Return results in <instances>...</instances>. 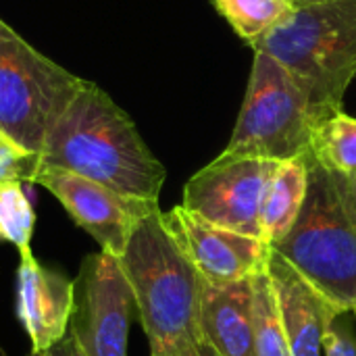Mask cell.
I'll use <instances>...</instances> for the list:
<instances>
[{
	"instance_id": "cell-1",
	"label": "cell",
	"mask_w": 356,
	"mask_h": 356,
	"mask_svg": "<svg viewBox=\"0 0 356 356\" xmlns=\"http://www.w3.org/2000/svg\"><path fill=\"white\" fill-rule=\"evenodd\" d=\"M40 167L65 169L119 194L156 202L167 179L131 117L88 79L46 136L33 171Z\"/></svg>"
},
{
	"instance_id": "cell-2",
	"label": "cell",
	"mask_w": 356,
	"mask_h": 356,
	"mask_svg": "<svg viewBox=\"0 0 356 356\" xmlns=\"http://www.w3.org/2000/svg\"><path fill=\"white\" fill-rule=\"evenodd\" d=\"M117 261L150 348L179 340L202 342V277L165 225L161 209L134 227Z\"/></svg>"
},
{
	"instance_id": "cell-3",
	"label": "cell",
	"mask_w": 356,
	"mask_h": 356,
	"mask_svg": "<svg viewBox=\"0 0 356 356\" xmlns=\"http://www.w3.org/2000/svg\"><path fill=\"white\" fill-rule=\"evenodd\" d=\"M250 48L284 65L323 121L344 111V96L356 75V0L294 6L288 19Z\"/></svg>"
},
{
	"instance_id": "cell-4",
	"label": "cell",
	"mask_w": 356,
	"mask_h": 356,
	"mask_svg": "<svg viewBox=\"0 0 356 356\" xmlns=\"http://www.w3.org/2000/svg\"><path fill=\"white\" fill-rule=\"evenodd\" d=\"M344 311L356 305V217L336 175L309 152V190L292 229L271 246Z\"/></svg>"
},
{
	"instance_id": "cell-5",
	"label": "cell",
	"mask_w": 356,
	"mask_h": 356,
	"mask_svg": "<svg viewBox=\"0 0 356 356\" xmlns=\"http://www.w3.org/2000/svg\"><path fill=\"white\" fill-rule=\"evenodd\" d=\"M307 94L273 56L254 52L248 88L232 138L221 154L290 161L311 152L319 125Z\"/></svg>"
},
{
	"instance_id": "cell-6",
	"label": "cell",
	"mask_w": 356,
	"mask_h": 356,
	"mask_svg": "<svg viewBox=\"0 0 356 356\" xmlns=\"http://www.w3.org/2000/svg\"><path fill=\"white\" fill-rule=\"evenodd\" d=\"M81 83L0 19V131L15 144L38 156Z\"/></svg>"
},
{
	"instance_id": "cell-7",
	"label": "cell",
	"mask_w": 356,
	"mask_h": 356,
	"mask_svg": "<svg viewBox=\"0 0 356 356\" xmlns=\"http://www.w3.org/2000/svg\"><path fill=\"white\" fill-rule=\"evenodd\" d=\"M277 161L219 154L196 171L184 188V207L198 217L257 240L261 213Z\"/></svg>"
},
{
	"instance_id": "cell-8",
	"label": "cell",
	"mask_w": 356,
	"mask_h": 356,
	"mask_svg": "<svg viewBox=\"0 0 356 356\" xmlns=\"http://www.w3.org/2000/svg\"><path fill=\"white\" fill-rule=\"evenodd\" d=\"M134 311V294L117 257L102 250L88 254L75 280V309L69 325L83 355L127 356Z\"/></svg>"
},
{
	"instance_id": "cell-9",
	"label": "cell",
	"mask_w": 356,
	"mask_h": 356,
	"mask_svg": "<svg viewBox=\"0 0 356 356\" xmlns=\"http://www.w3.org/2000/svg\"><path fill=\"white\" fill-rule=\"evenodd\" d=\"M46 188L71 215L77 227L88 232L102 252L121 257L134 227L150 213L159 211L156 200H144L119 194L98 181L77 173L40 167L31 181Z\"/></svg>"
},
{
	"instance_id": "cell-10",
	"label": "cell",
	"mask_w": 356,
	"mask_h": 356,
	"mask_svg": "<svg viewBox=\"0 0 356 356\" xmlns=\"http://www.w3.org/2000/svg\"><path fill=\"white\" fill-rule=\"evenodd\" d=\"M163 221L207 284L225 286L267 271L273 250L263 240L223 229L184 204L163 213Z\"/></svg>"
},
{
	"instance_id": "cell-11",
	"label": "cell",
	"mask_w": 356,
	"mask_h": 356,
	"mask_svg": "<svg viewBox=\"0 0 356 356\" xmlns=\"http://www.w3.org/2000/svg\"><path fill=\"white\" fill-rule=\"evenodd\" d=\"M75 309V282L44 267L33 254L19 261L15 311L31 340V353H48L69 334Z\"/></svg>"
},
{
	"instance_id": "cell-12",
	"label": "cell",
	"mask_w": 356,
	"mask_h": 356,
	"mask_svg": "<svg viewBox=\"0 0 356 356\" xmlns=\"http://www.w3.org/2000/svg\"><path fill=\"white\" fill-rule=\"evenodd\" d=\"M267 275L273 286L290 355L321 356L330 325L348 311L332 302L275 252L269 257Z\"/></svg>"
},
{
	"instance_id": "cell-13",
	"label": "cell",
	"mask_w": 356,
	"mask_h": 356,
	"mask_svg": "<svg viewBox=\"0 0 356 356\" xmlns=\"http://www.w3.org/2000/svg\"><path fill=\"white\" fill-rule=\"evenodd\" d=\"M200 336L219 356H257L252 325V277L213 286L202 280Z\"/></svg>"
},
{
	"instance_id": "cell-14",
	"label": "cell",
	"mask_w": 356,
	"mask_h": 356,
	"mask_svg": "<svg viewBox=\"0 0 356 356\" xmlns=\"http://www.w3.org/2000/svg\"><path fill=\"white\" fill-rule=\"evenodd\" d=\"M309 190V154L282 161L269 184L263 213L261 238L267 246L277 244L296 223Z\"/></svg>"
},
{
	"instance_id": "cell-15",
	"label": "cell",
	"mask_w": 356,
	"mask_h": 356,
	"mask_svg": "<svg viewBox=\"0 0 356 356\" xmlns=\"http://www.w3.org/2000/svg\"><path fill=\"white\" fill-rule=\"evenodd\" d=\"M311 154L327 171L356 175V119L344 111L323 119L311 138Z\"/></svg>"
},
{
	"instance_id": "cell-16",
	"label": "cell",
	"mask_w": 356,
	"mask_h": 356,
	"mask_svg": "<svg viewBox=\"0 0 356 356\" xmlns=\"http://www.w3.org/2000/svg\"><path fill=\"white\" fill-rule=\"evenodd\" d=\"M213 4L248 46L288 19L294 10L290 0H213Z\"/></svg>"
},
{
	"instance_id": "cell-17",
	"label": "cell",
	"mask_w": 356,
	"mask_h": 356,
	"mask_svg": "<svg viewBox=\"0 0 356 356\" xmlns=\"http://www.w3.org/2000/svg\"><path fill=\"white\" fill-rule=\"evenodd\" d=\"M252 325L257 356H292L267 271L252 277Z\"/></svg>"
},
{
	"instance_id": "cell-18",
	"label": "cell",
	"mask_w": 356,
	"mask_h": 356,
	"mask_svg": "<svg viewBox=\"0 0 356 356\" xmlns=\"http://www.w3.org/2000/svg\"><path fill=\"white\" fill-rule=\"evenodd\" d=\"M35 213L25 196L23 181L10 179L0 184V242L17 248L21 259L31 257V238Z\"/></svg>"
},
{
	"instance_id": "cell-19",
	"label": "cell",
	"mask_w": 356,
	"mask_h": 356,
	"mask_svg": "<svg viewBox=\"0 0 356 356\" xmlns=\"http://www.w3.org/2000/svg\"><path fill=\"white\" fill-rule=\"evenodd\" d=\"M35 156L0 131V184L10 179L31 181Z\"/></svg>"
},
{
	"instance_id": "cell-20",
	"label": "cell",
	"mask_w": 356,
	"mask_h": 356,
	"mask_svg": "<svg viewBox=\"0 0 356 356\" xmlns=\"http://www.w3.org/2000/svg\"><path fill=\"white\" fill-rule=\"evenodd\" d=\"M344 315H340L330 325V330L323 338L325 356H356V338L353 334V327L344 319Z\"/></svg>"
},
{
	"instance_id": "cell-21",
	"label": "cell",
	"mask_w": 356,
	"mask_h": 356,
	"mask_svg": "<svg viewBox=\"0 0 356 356\" xmlns=\"http://www.w3.org/2000/svg\"><path fill=\"white\" fill-rule=\"evenodd\" d=\"M150 356H202L200 344L192 340H179L167 346H154L150 348Z\"/></svg>"
},
{
	"instance_id": "cell-22",
	"label": "cell",
	"mask_w": 356,
	"mask_h": 356,
	"mask_svg": "<svg viewBox=\"0 0 356 356\" xmlns=\"http://www.w3.org/2000/svg\"><path fill=\"white\" fill-rule=\"evenodd\" d=\"M334 175H336L338 188H340L346 204L350 207V211L355 213L356 217V175L355 177H344V175H338V173H334Z\"/></svg>"
},
{
	"instance_id": "cell-23",
	"label": "cell",
	"mask_w": 356,
	"mask_h": 356,
	"mask_svg": "<svg viewBox=\"0 0 356 356\" xmlns=\"http://www.w3.org/2000/svg\"><path fill=\"white\" fill-rule=\"evenodd\" d=\"M48 356H86V355H83V350L79 348L77 340H75L71 334H67L63 342H58L54 348H50V350H48Z\"/></svg>"
},
{
	"instance_id": "cell-24",
	"label": "cell",
	"mask_w": 356,
	"mask_h": 356,
	"mask_svg": "<svg viewBox=\"0 0 356 356\" xmlns=\"http://www.w3.org/2000/svg\"><path fill=\"white\" fill-rule=\"evenodd\" d=\"M200 353H202V356H219L213 348H209L207 344H200Z\"/></svg>"
},
{
	"instance_id": "cell-25",
	"label": "cell",
	"mask_w": 356,
	"mask_h": 356,
	"mask_svg": "<svg viewBox=\"0 0 356 356\" xmlns=\"http://www.w3.org/2000/svg\"><path fill=\"white\" fill-rule=\"evenodd\" d=\"M294 6H300V4H311V2H323V0H290Z\"/></svg>"
},
{
	"instance_id": "cell-26",
	"label": "cell",
	"mask_w": 356,
	"mask_h": 356,
	"mask_svg": "<svg viewBox=\"0 0 356 356\" xmlns=\"http://www.w3.org/2000/svg\"><path fill=\"white\" fill-rule=\"evenodd\" d=\"M27 356H48V353H29Z\"/></svg>"
},
{
	"instance_id": "cell-27",
	"label": "cell",
	"mask_w": 356,
	"mask_h": 356,
	"mask_svg": "<svg viewBox=\"0 0 356 356\" xmlns=\"http://www.w3.org/2000/svg\"><path fill=\"white\" fill-rule=\"evenodd\" d=\"M353 313H355V315H356V305H355V307H353Z\"/></svg>"
}]
</instances>
